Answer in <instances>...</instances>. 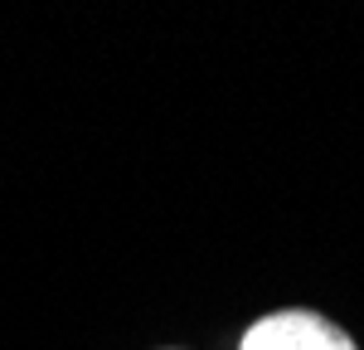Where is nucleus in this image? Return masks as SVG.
Segmentation results:
<instances>
[{"label":"nucleus","instance_id":"1","mask_svg":"<svg viewBox=\"0 0 364 350\" xmlns=\"http://www.w3.org/2000/svg\"><path fill=\"white\" fill-rule=\"evenodd\" d=\"M238 350H360V346L340 321L321 317L311 307H282V312H267V317L252 321Z\"/></svg>","mask_w":364,"mask_h":350}]
</instances>
